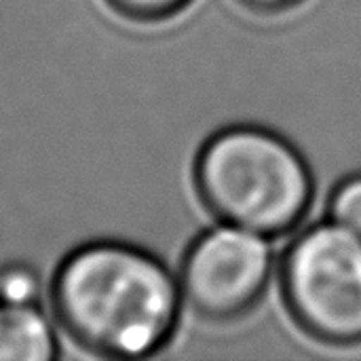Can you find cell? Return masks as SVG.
I'll return each instance as SVG.
<instances>
[{"label": "cell", "mask_w": 361, "mask_h": 361, "mask_svg": "<svg viewBox=\"0 0 361 361\" xmlns=\"http://www.w3.org/2000/svg\"><path fill=\"white\" fill-rule=\"evenodd\" d=\"M57 328L99 360H148L178 334L184 300L178 273L137 243L95 239L72 247L49 283Z\"/></svg>", "instance_id": "1"}, {"label": "cell", "mask_w": 361, "mask_h": 361, "mask_svg": "<svg viewBox=\"0 0 361 361\" xmlns=\"http://www.w3.org/2000/svg\"><path fill=\"white\" fill-rule=\"evenodd\" d=\"M294 326L332 349L361 347V237L332 220L294 233L277 262Z\"/></svg>", "instance_id": "3"}, {"label": "cell", "mask_w": 361, "mask_h": 361, "mask_svg": "<svg viewBox=\"0 0 361 361\" xmlns=\"http://www.w3.org/2000/svg\"><path fill=\"white\" fill-rule=\"evenodd\" d=\"M328 220L361 237V171L336 182L328 197Z\"/></svg>", "instance_id": "8"}, {"label": "cell", "mask_w": 361, "mask_h": 361, "mask_svg": "<svg viewBox=\"0 0 361 361\" xmlns=\"http://www.w3.org/2000/svg\"><path fill=\"white\" fill-rule=\"evenodd\" d=\"M59 355L53 315L40 305L0 302V361H53Z\"/></svg>", "instance_id": "5"}, {"label": "cell", "mask_w": 361, "mask_h": 361, "mask_svg": "<svg viewBox=\"0 0 361 361\" xmlns=\"http://www.w3.org/2000/svg\"><path fill=\"white\" fill-rule=\"evenodd\" d=\"M235 2L258 17H279L300 8L307 0H235Z\"/></svg>", "instance_id": "9"}, {"label": "cell", "mask_w": 361, "mask_h": 361, "mask_svg": "<svg viewBox=\"0 0 361 361\" xmlns=\"http://www.w3.org/2000/svg\"><path fill=\"white\" fill-rule=\"evenodd\" d=\"M273 239L222 224L203 228L186 247L178 283L184 307L201 322L226 326L262 302L277 275Z\"/></svg>", "instance_id": "4"}, {"label": "cell", "mask_w": 361, "mask_h": 361, "mask_svg": "<svg viewBox=\"0 0 361 361\" xmlns=\"http://www.w3.org/2000/svg\"><path fill=\"white\" fill-rule=\"evenodd\" d=\"M42 279L38 271L21 260L0 264V302L4 305H40Z\"/></svg>", "instance_id": "6"}, {"label": "cell", "mask_w": 361, "mask_h": 361, "mask_svg": "<svg viewBox=\"0 0 361 361\" xmlns=\"http://www.w3.org/2000/svg\"><path fill=\"white\" fill-rule=\"evenodd\" d=\"M192 188L216 222L281 239L307 220L315 176L286 135L239 123L214 131L201 144L192 161Z\"/></svg>", "instance_id": "2"}, {"label": "cell", "mask_w": 361, "mask_h": 361, "mask_svg": "<svg viewBox=\"0 0 361 361\" xmlns=\"http://www.w3.org/2000/svg\"><path fill=\"white\" fill-rule=\"evenodd\" d=\"M121 19L140 25H159L182 15L195 0H104Z\"/></svg>", "instance_id": "7"}]
</instances>
